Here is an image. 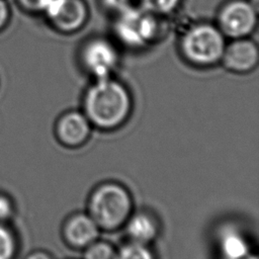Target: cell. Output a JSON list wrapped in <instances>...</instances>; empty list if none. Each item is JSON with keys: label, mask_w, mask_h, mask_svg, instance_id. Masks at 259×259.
Instances as JSON below:
<instances>
[{"label": "cell", "mask_w": 259, "mask_h": 259, "mask_svg": "<svg viewBox=\"0 0 259 259\" xmlns=\"http://www.w3.org/2000/svg\"><path fill=\"white\" fill-rule=\"evenodd\" d=\"M132 107L127 88L112 77L95 80L84 96V114L91 125L103 131L121 126L130 117Z\"/></svg>", "instance_id": "obj_1"}, {"label": "cell", "mask_w": 259, "mask_h": 259, "mask_svg": "<svg viewBox=\"0 0 259 259\" xmlns=\"http://www.w3.org/2000/svg\"><path fill=\"white\" fill-rule=\"evenodd\" d=\"M133 211V199L119 183L105 182L97 186L88 201V214L100 230L113 231L123 226Z\"/></svg>", "instance_id": "obj_2"}, {"label": "cell", "mask_w": 259, "mask_h": 259, "mask_svg": "<svg viewBox=\"0 0 259 259\" xmlns=\"http://www.w3.org/2000/svg\"><path fill=\"white\" fill-rule=\"evenodd\" d=\"M226 46V36L217 25L208 22L188 26L180 39L183 57L189 63L200 67L212 66L221 62Z\"/></svg>", "instance_id": "obj_3"}, {"label": "cell", "mask_w": 259, "mask_h": 259, "mask_svg": "<svg viewBox=\"0 0 259 259\" xmlns=\"http://www.w3.org/2000/svg\"><path fill=\"white\" fill-rule=\"evenodd\" d=\"M114 32L117 38L128 48H146L162 34L161 17L147 12L140 6H131L116 14Z\"/></svg>", "instance_id": "obj_4"}, {"label": "cell", "mask_w": 259, "mask_h": 259, "mask_svg": "<svg viewBox=\"0 0 259 259\" xmlns=\"http://www.w3.org/2000/svg\"><path fill=\"white\" fill-rule=\"evenodd\" d=\"M258 22V6L251 0H231L218 14V27L232 39L249 37Z\"/></svg>", "instance_id": "obj_5"}, {"label": "cell", "mask_w": 259, "mask_h": 259, "mask_svg": "<svg viewBox=\"0 0 259 259\" xmlns=\"http://www.w3.org/2000/svg\"><path fill=\"white\" fill-rule=\"evenodd\" d=\"M81 62L95 80L112 77L118 64L115 47L107 39L96 37L88 40L81 51Z\"/></svg>", "instance_id": "obj_6"}, {"label": "cell", "mask_w": 259, "mask_h": 259, "mask_svg": "<svg viewBox=\"0 0 259 259\" xmlns=\"http://www.w3.org/2000/svg\"><path fill=\"white\" fill-rule=\"evenodd\" d=\"M42 12L56 29L65 33L82 28L89 13L84 0H51Z\"/></svg>", "instance_id": "obj_7"}, {"label": "cell", "mask_w": 259, "mask_h": 259, "mask_svg": "<svg viewBox=\"0 0 259 259\" xmlns=\"http://www.w3.org/2000/svg\"><path fill=\"white\" fill-rule=\"evenodd\" d=\"M259 50L257 44L249 37L235 38L227 44L221 63L234 73H248L258 64Z\"/></svg>", "instance_id": "obj_8"}, {"label": "cell", "mask_w": 259, "mask_h": 259, "mask_svg": "<svg viewBox=\"0 0 259 259\" xmlns=\"http://www.w3.org/2000/svg\"><path fill=\"white\" fill-rule=\"evenodd\" d=\"M91 123L80 111L64 113L56 124V135L59 142L68 148H77L84 145L90 137Z\"/></svg>", "instance_id": "obj_9"}, {"label": "cell", "mask_w": 259, "mask_h": 259, "mask_svg": "<svg viewBox=\"0 0 259 259\" xmlns=\"http://www.w3.org/2000/svg\"><path fill=\"white\" fill-rule=\"evenodd\" d=\"M100 229L88 213H75L65 223L64 239L72 248L85 249L98 239Z\"/></svg>", "instance_id": "obj_10"}, {"label": "cell", "mask_w": 259, "mask_h": 259, "mask_svg": "<svg viewBox=\"0 0 259 259\" xmlns=\"http://www.w3.org/2000/svg\"><path fill=\"white\" fill-rule=\"evenodd\" d=\"M124 225L130 241L147 245L157 238L160 231L157 219L146 211L132 213Z\"/></svg>", "instance_id": "obj_11"}, {"label": "cell", "mask_w": 259, "mask_h": 259, "mask_svg": "<svg viewBox=\"0 0 259 259\" xmlns=\"http://www.w3.org/2000/svg\"><path fill=\"white\" fill-rule=\"evenodd\" d=\"M220 246L225 259H244L249 255L247 241L235 231H227L222 236Z\"/></svg>", "instance_id": "obj_12"}, {"label": "cell", "mask_w": 259, "mask_h": 259, "mask_svg": "<svg viewBox=\"0 0 259 259\" xmlns=\"http://www.w3.org/2000/svg\"><path fill=\"white\" fill-rule=\"evenodd\" d=\"M116 259H156L152 249L147 244L134 241L122 245L117 250Z\"/></svg>", "instance_id": "obj_13"}, {"label": "cell", "mask_w": 259, "mask_h": 259, "mask_svg": "<svg viewBox=\"0 0 259 259\" xmlns=\"http://www.w3.org/2000/svg\"><path fill=\"white\" fill-rule=\"evenodd\" d=\"M140 7L149 13L163 17L173 13L180 5L181 0H139Z\"/></svg>", "instance_id": "obj_14"}, {"label": "cell", "mask_w": 259, "mask_h": 259, "mask_svg": "<svg viewBox=\"0 0 259 259\" xmlns=\"http://www.w3.org/2000/svg\"><path fill=\"white\" fill-rule=\"evenodd\" d=\"M84 250V259H116L117 255V250L111 244L98 240Z\"/></svg>", "instance_id": "obj_15"}, {"label": "cell", "mask_w": 259, "mask_h": 259, "mask_svg": "<svg viewBox=\"0 0 259 259\" xmlns=\"http://www.w3.org/2000/svg\"><path fill=\"white\" fill-rule=\"evenodd\" d=\"M15 250L14 236L8 229L0 225V259H12Z\"/></svg>", "instance_id": "obj_16"}, {"label": "cell", "mask_w": 259, "mask_h": 259, "mask_svg": "<svg viewBox=\"0 0 259 259\" xmlns=\"http://www.w3.org/2000/svg\"><path fill=\"white\" fill-rule=\"evenodd\" d=\"M102 3L106 9L112 11L115 15L133 6L131 0H102Z\"/></svg>", "instance_id": "obj_17"}, {"label": "cell", "mask_w": 259, "mask_h": 259, "mask_svg": "<svg viewBox=\"0 0 259 259\" xmlns=\"http://www.w3.org/2000/svg\"><path fill=\"white\" fill-rule=\"evenodd\" d=\"M51 0H19L21 5L31 11H44Z\"/></svg>", "instance_id": "obj_18"}, {"label": "cell", "mask_w": 259, "mask_h": 259, "mask_svg": "<svg viewBox=\"0 0 259 259\" xmlns=\"http://www.w3.org/2000/svg\"><path fill=\"white\" fill-rule=\"evenodd\" d=\"M12 213V206L10 201L4 197L0 196V221L8 219Z\"/></svg>", "instance_id": "obj_19"}, {"label": "cell", "mask_w": 259, "mask_h": 259, "mask_svg": "<svg viewBox=\"0 0 259 259\" xmlns=\"http://www.w3.org/2000/svg\"><path fill=\"white\" fill-rule=\"evenodd\" d=\"M9 16V10L4 0H0V28L6 23Z\"/></svg>", "instance_id": "obj_20"}, {"label": "cell", "mask_w": 259, "mask_h": 259, "mask_svg": "<svg viewBox=\"0 0 259 259\" xmlns=\"http://www.w3.org/2000/svg\"><path fill=\"white\" fill-rule=\"evenodd\" d=\"M27 259H53V258L45 252H35L30 256H28Z\"/></svg>", "instance_id": "obj_21"}, {"label": "cell", "mask_w": 259, "mask_h": 259, "mask_svg": "<svg viewBox=\"0 0 259 259\" xmlns=\"http://www.w3.org/2000/svg\"><path fill=\"white\" fill-rule=\"evenodd\" d=\"M244 259H256V257H250L249 255L246 257V258H244Z\"/></svg>", "instance_id": "obj_22"}]
</instances>
